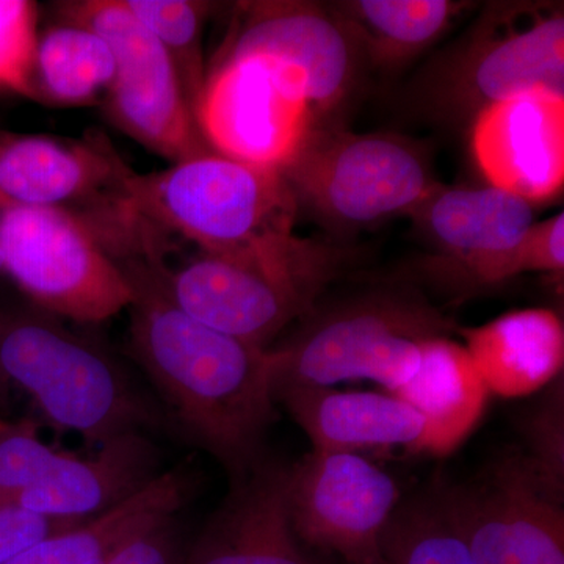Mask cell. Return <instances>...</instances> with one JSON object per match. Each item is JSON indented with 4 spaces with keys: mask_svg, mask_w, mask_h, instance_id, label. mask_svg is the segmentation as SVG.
Returning a JSON list of instances; mask_svg holds the SVG:
<instances>
[{
    "mask_svg": "<svg viewBox=\"0 0 564 564\" xmlns=\"http://www.w3.org/2000/svg\"><path fill=\"white\" fill-rule=\"evenodd\" d=\"M288 484V464L267 458L231 481L182 564H329L296 536Z\"/></svg>",
    "mask_w": 564,
    "mask_h": 564,
    "instance_id": "obj_16",
    "label": "cell"
},
{
    "mask_svg": "<svg viewBox=\"0 0 564 564\" xmlns=\"http://www.w3.org/2000/svg\"><path fill=\"white\" fill-rule=\"evenodd\" d=\"M527 462L552 496L564 502V378L563 373L521 417Z\"/></svg>",
    "mask_w": 564,
    "mask_h": 564,
    "instance_id": "obj_27",
    "label": "cell"
},
{
    "mask_svg": "<svg viewBox=\"0 0 564 564\" xmlns=\"http://www.w3.org/2000/svg\"><path fill=\"white\" fill-rule=\"evenodd\" d=\"M564 96L562 7L492 3L415 82L419 109L443 122L529 93Z\"/></svg>",
    "mask_w": 564,
    "mask_h": 564,
    "instance_id": "obj_5",
    "label": "cell"
},
{
    "mask_svg": "<svg viewBox=\"0 0 564 564\" xmlns=\"http://www.w3.org/2000/svg\"><path fill=\"white\" fill-rule=\"evenodd\" d=\"M195 120L212 151L278 172L317 126L302 82L261 57L212 62Z\"/></svg>",
    "mask_w": 564,
    "mask_h": 564,
    "instance_id": "obj_10",
    "label": "cell"
},
{
    "mask_svg": "<svg viewBox=\"0 0 564 564\" xmlns=\"http://www.w3.org/2000/svg\"><path fill=\"white\" fill-rule=\"evenodd\" d=\"M296 536L326 560L383 564V540L402 492L391 475L358 454H313L289 466Z\"/></svg>",
    "mask_w": 564,
    "mask_h": 564,
    "instance_id": "obj_12",
    "label": "cell"
},
{
    "mask_svg": "<svg viewBox=\"0 0 564 564\" xmlns=\"http://www.w3.org/2000/svg\"><path fill=\"white\" fill-rule=\"evenodd\" d=\"M128 203L158 231L177 232L214 254L295 234L300 207L281 172L217 152L135 173Z\"/></svg>",
    "mask_w": 564,
    "mask_h": 564,
    "instance_id": "obj_6",
    "label": "cell"
},
{
    "mask_svg": "<svg viewBox=\"0 0 564 564\" xmlns=\"http://www.w3.org/2000/svg\"><path fill=\"white\" fill-rule=\"evenodd\" d=\"M383 564H474L434 488L400 502L386 529Z\"/></svg>",
    "mask_w": 564,
    "mask_h": 564,
    "instance_id": "obj_25",
    "label": "cell"
},
{
    "mask_svg": "<svg viewBox=\"0 0 564 564\" xmlns=\"http://www.w3.org/2000/svg\"><path fill=\"white\" fill-rule=\"evenodd\" d=\"M3 273V263H2V258H0V274Z\"/></svg>",
    "mask_w": 564,
    "mask_h": 564,
    "instance_id": "obj_33",
    "label": "cell"
},
{
    "mask_svg": "<svg viewBox=\"0 0 564 564\" xmlns=\"http://www.w3.org/2000/svg\"><path fill=\"white\" fill-rule=\"evenodd\" d=\"M55 7L58 21L91 29L113 51L117 73L107 91V110L121 131L173 163L214 152L199 131L169 52L124 0H70Z\"/></svg>",
    "mask_w": 564,
    "mask_h": 564,
    "instance_id": "obj_9",
    "label": "cell"
},
{
    "mask_svg": "<svg viewBox=\"0 0 564 564\" xmlns=\"http://www.w3.org/2000/svg\"><path fill=\"white\" fill-rule=\"evenodd\" d=\"M462 336L489 393L502 399L533 395L563 373V321L545 307L513 311Z\"/></svg>",
    "mask_w": 564,
    "mask_h": 564,
    "instance_id": "obj_20",
    "label": "cell"
},
{
    "mask_svg": "<svg viewBox=\"0 0 564 564\" xmlns=\"http://www.w3.org/2000/svg\"><path fill=\"white\" fill-rule=\"evenodd\" d=\"M466 6L451 0H350L332 9L370 61L397 68L432 47Z\"/></svg>",
    "mask_w": 564,
    "mask_h": 564,
    "instance_id": "obj_23",
    "label": "cell"
},
{
    "mask_svg": "<svg viewBox=\"0 0 564 564\" xmlns=\"http://www.w3.org/2000/svg\"><path fill=\"white\" fill-rule=\"evenodd\" d=\"M317 454H361L375 448L421 451L425 421L397 393L334 388L274 389Z\"/></svg>",
    "mask_w": 564,
    "mask_h": 564,
    "instance_id": "obj_19",
    "label": "cell"
},
{
    "mask_svg": "<svg viewBox=\"0 0 564 564\" xmlns=\"http://www.w3.org/2000/svg\"><path fill=\"white\" fill-rule=\"evenodd\" d=\"M161 474V454L151 433H124L98 445L90 455L70 454L7 507L88 521L131 499Z\"/></svg>",
    "mask_w": 564,
    "mask_h": 564,
    "instance_id": "obj_18",
    "label": "cell"
},
{
    "mask_svg": "<svg viewBox=\"0 0 564 564\" xmlns=\"http://www.w3.org/2000/svg\"><path fill=\"white\" fill-rule=\"evenodd\" d=\"M473 150L492 187L529 203L555 198L564 184V96L494 104L473 122Z\"/></svg>",
    "mask_w": 564,
    "mask_h": 564,
    "instance_id": "obj_15",
    "label": "cell"
},
{
    "mask_svg": "<svg viewBox=\"0 0 564 564\" xmlns=\"http://www.w3.org/2000/svg\"><path fill=\"white\" fill-rule=\"evenodd\" d=\"M132 288L129 347L173 426L231 481L262 462L276 417L269 350L196 321L173 299L159 240L115 258Z\"/></svg>",
    "mask_w": 564,
    "mask_h": 564,
    "instance_id": "obj_1",
    "label": "cell"
},
{
    "mask_svg": "<svg viewBox=\"0 0 564 564\" xmlns=\"http://www.w3.org/2000/svg\"><path fill=\"white\" fill-rule=\"evenodd\" d=\"M564 269V214L533 223L519 245L516 273L562 274Z\"/></svg>",
    "mask_w": 564,
    "mask_h": 564,
    "instance_id": "obj_31",
    "label": "cell"
},
{
    "mask_svg": "<svg viewBox=\"0 0 564 564\" xmlns=\"http://www.w3.org/2000/svg\"><path fill=\"white\" fill-rule=\"evenodd\" d=\"M454 329L451 318L411 289L375 288L318 303L267 348L273 391L370 380L395 393L417 373L423 343Z\"/></svg>",
    "mask_w": 564,
    "mask_h": 564,
    "instance_id": "obj_3",
    "label": "cell"
},
{
    "mask_svg": "<svg viewBox=\"0 0 564 564\" xmlns=\"http://www.w3.org/2000/svg\"><path fill=\"white\" fill-rule=\"evenodd\" d=\"M113 51L99 33L58 21L41 33L35 57V95L55 106H88L113 84Z\"/></svg>",
    "mask_w": 564,
    "mask_h": 564,
    "instance_id": "obj_24",
    "label": "cell"
},
{
    "mask_svg": "<svg viewBox=\"0 0 564 564\" xmlns=\"http://www.w3.org/2000/svg\"><path fill=\"white\" fill-rule=\"evenodd\" d=\"M3 386L0 383V397H2Z\"/></svg>",
    "mask_w": 564,
    "mask_h": 564,
    "instance_id": "obj_34",
    "label": "cell"
},
{
    "mask_svg": "<svg viewBox=\"0 0 564 564\" xmlns=\"http://www.w3.org/2000/svg\"><path fill=\"white\" fill-rule=\"evenodd\" d=\"M39 7L31 0H0V90L36 99Z\"/></svg>",
    "mask_w": 564,
    "mask_h": 564,
    "instance_id": "obj_29",
    "label": "cell"
},
{
    "mask_svg": "<svg viewBox=\"0 0 564 564\" xmlns=\"http://www.w3.org/2000/svg\"><path fill=\"white\" fill-rule=\"evenodd\" d=\"M195 489L192 469L180 466L162 473L113 510L51 534L3 564H102L137 534L177 516Z\"/></svg>",
    "mask_w": 564,
    "mask_h": 564,
    "instance_id": "obj_21",
    "label": "cell"
},
{
    "mask_svg": "<svg viewBox=\"0 0 564 564\" xmlns=\"http://www.w3.org/2000/svg\"><path fill=\"white\" fill-rule=\"evenodd\" d=\"M343 263L336 248L291 234L240 251H202L169 270V284L176 303L196 321L269 348L321 303Z\"/></svg>",
    "mask_w": 564,
    "mask_h": 564,
    "instance_id": "obj_4",
    "label": "cell"
},
{
    "mask_svg": "<svg viewBox=\"0 0 564 564\" xmlns=\"http://www.w3.org/2000/svg\"><path fill=\"white\" fill-rule=\"evenodd\" d=\"M177 516L144 530L102 564H182L185 556Z\"/></svg>",
    "mask_w": 564,
    "mask_h": 564,
    "instance_id": "obj_30",
    "label": "cell"
},
{
    "mask_svg": "<svg viewBox=\"0 0 564 564\" xmlns=\"http://www.w3.org/2000/svg\"><path fill=\"white\" fill-rule=\"evenodd\" d=\"M395 393L425 421L419 452L436 456L452 454L469 437L491 395L464 345L448 337L423 343L417 373Z\"/></svg>",
    "mask_w": 564,
    "mask_h": 564,
    "instance_id": "obj_22",
    "label": "cell"
},
{
    "mask_svg": "<svg viewBox=\"0 0 564 564\" xmlns=\"http://www.w3.org/2000/svg\"><path fill=\"white\" fill-rule=\"evenodd\" d=\"M474 564H564L563 500L521 451L462 484L433 486Z\"/></svg>",
    "mask_w": 564,
    "mask_h": 564,
    "instance_id": "obj_11",
    "label": "cell"
},
{
    "mask_svg": "<svg viewBox=\"0 0 564 564\" xmlns=\"http://www.w3.org/2000/svg\"><path fill=\"white\" fill-rule=\"evenodd\" d=\"M282 176L296 202L334 226L414 214L443 185L419 144L395 133L315 126Z\"/></svg>",
    "mask_w": 564,
    "mask_h": 564,
    "instance_id": "obj_7",
    "label": "cell"
},
{
    "mask_svg": "<svg viewBox=\"0 0 564 564\" xmlns=\"http://www.w3.org/2000/svg\"><path fill=\"white\" fill-rule=\"evenodd\" d=\"M434 247L473 284L518 276L519 245L534 223L532 203L500 188H444L414 212Z\"/></svg>",
    "mask_w": 564,
    "mask_h": 564,
    "instance_id": "obj_17",
    "label": "cell"
},
{
    "mask_svg": "<svg viewBox=\"0 0 564 564\" xmlns=\"http://www.w3.org/2000/svg\"><path fill=\"white\" fill-rule=\"evenodd\" d=\"M35 419L9 421L0 414V507L32 488L73 452L44 443Z\"/></svg>",
    "mask_w": 564,
    "mask_h": 564,
    "instance_id": "obj_28",
    "label": "cell"
},
{
    "mask_svg": "<svg viewBox=\"0 0 564 564\" xmlns=\"http://www.w3.org/2000/svg\"><path fill=\"white\" fill-rule=\"evenodd\" d=\"M361 46L336 11L311 2L239 3L214 62L261 57L302 82L317 126L350 96Z\"/></svg>",
    "mask_w": 564,
    "mask_h": 564,
    "instance_id": "obj_13",
    "label": "cell"
},
{
    "mask_svg": "<svg viewBox=\"0 0 564 564\" xmlns=\"http://www.w3.org/2000/svg\"><path fill=\"white\" fill-rule=\"evenodd\" d=\"M128 9L155 36L173 61L182 90L195 115L206 84L203 25L209 3L192 0H124Z\"/></svg>",
    "mask_w": 564,
    "mask_h": 564,
    "instance_id": "obj_26",
    "label": "cell"
},
{
    "mask_svg": "<svg viewBox=\"0 0 564 564\" xmlns=\"http://www.w3.org/2000/svg\"><path fill=\"white\" fill-rule=\"evenodd\" d=\"M3 273L36 310L102 323L129 310L132 288L79 215L52 207L0 210Z\"/></svg>",
    "mask_w": 564,
    "mask_h": 564,
    "instance_id": "obj_8",
    "label": "cell"
},
{
    "mask_svg": "<svg viewBox=\"0 0 564 564\" xmlns=\"http://www.w3.org/2000/svg\"><path fill=\"white\" fill-rule=\"evenodd\" d=\"M82 522L46 518L17 507H0V564L44 538L65 532Z\"/></svg>",
    "mask_w": 564,
    "mask_h": 564,
    "instance_id": "obj_32",
    "label": "cell"
},
{
    "mask_svg": "<svg viewBox=\"0 0 564 564\" xmlns=\"http://www.w3.org/2000/svg\"><path fill=\"white\" fill-rule=\"evenodd\" d=\"M133 176L101 133L74 140L0 131V210L52 207L93 214L122 202Z\"/></svg>",
    "mask_w": 564,
    "mask_h": 564,
    "instance_id": "obj_14",
    "label": "cell"
},
{
    "mask_svg": "<svg viewBox=\"0 0 564 564\" xmlns=\"http://www.w3.org/2000/svg\"><path fill=\"white\" fill-rule=\"evenodd\" d=\"M0 383L18 386L52 429L91 447L173 426L113 356L36 307L0 306Z\"/></svg>",
    "mask_w": 564,
    "mask_h": 564,
    "instance_id": "obj_2",
    "label": "cell"
}]
</instances>
